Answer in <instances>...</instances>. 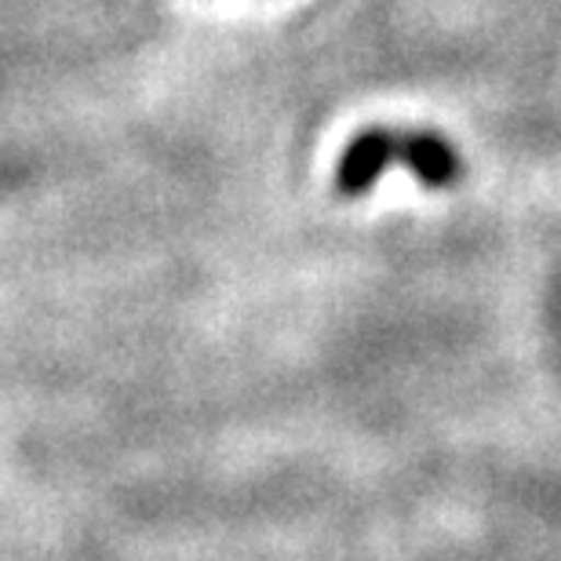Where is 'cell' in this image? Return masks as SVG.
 I'll return each instance as SVG.
<instances>
[{
    "mask_svg": "<svg viewBox=\"0 0 561 561\" xmlns=\"http://www.w3.org/2000/svg\"><path fill=\"white\" fill-rule=\"evenodd\" d=\"M398 164V131L390 125H368L343 146L335 161V194L343 201H362L379 186L387 168Z\"/></svg>",
    "mask_w": 561,
    "mask_h": 561,
    "instance_id": "obj_1",
    "label": "cell"
},
{
    "mask_svg": "<svg viewBox=\"0 0 561 561\" xmlns=\"http://www.w3.org/2000/svg\"><path fill=\"white\" fill-rule=\"evenodd\" d=\"M398 164L434 194L453 190L463 179V157H459L456 142L434 128L398 131Z\"/></svg>",
    "mask_w": 561,
    "mask_h": 561,
    "instance_id": "obj_2",
    "label": "cell"
}]
</instances>
